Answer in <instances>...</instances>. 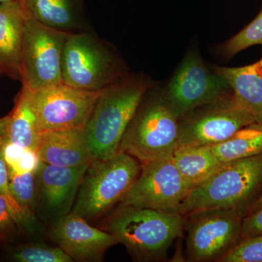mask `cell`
Returning <instances> with one entry per match:
<instances>
[{
    "label": "cell",
    "mask_w": 262,
    "mask_h": 262,
    "mask_svg": "<svg viewBox=\"0 0 262 262\" xmlns=\"http://www.w3.org/2000/svg\"><path fill=\"white\" fill-rule=\"evenodd\" d=\"M155 83L144 73L129 72L100 91L85 125L94 160H107L120 152L122 138L146 91Z\"/></svg>",
    "instance_id": "1"
},
{
    "label": "cell",
    "mask_w": 262,
    "mask_h": 262,
    "mask_svg": "<svg viewBox=\"0 0 262 262\" xmlns=\"http://www.w3.org/2000/svg\"><path fill=\"white\" fill-rule=\"evenodd\" d=\"M69 35L46 27L27 13L20 53L22 85L36 91L63 82L62 58Z\"/></svg>",
    "instance_id": "8"
},
{
    "label": "cell",
    "mask_w": 262,
    "mask_h": 262,
    "mask_svg": "<svg viewBox=\"0 0 262 262\" xmlns=\"http://www.w3.org/2000/svg\"><path fill=\"white\" fill-rule=\"evenodd\" d=\"M171 160L189 190L204 182L225 164L210 146L180 145Z\"/></svg>",
    "instance_id": "19"
},
{
    "label": "cell",
    "mask_w": 262,
    "mask_h": 262,
    "mask_svg": "<svg viewBox=\"0 0 262 262\" xmlns=\"http://www.w3.org/2000/svg\"><path fill=\"white\" fill-rule=\"evenodd\" d=\"M262 194V154L225 163L191 189L179 208L183 216L204 210L237 211L246 216Z\"/></svg>",
    "instance_id": "2"
},
{
    "label": "cell",
    "mask_w": 262,
    "mask_h": 262,
    "mask_svg": "<svg viewBox=\"0 0 262 262\" xmlns=\"http://www.w3.org/2000/svg\"><path fill=\"white\" fill-rule=\"evenodd\" d=\"M10 2H20V0H0V3H10Z\"/></svg>",
    "instance_id": "32"
},
{
    "label": "cell",
    "mask_w": 262,
    "mask_h": 262,
    "mask_svg": "<svg viewBox=\"0 0 262 262\" xmlns=\"http://www.w3.org/2000/svg\"><path fill=\"white\" fill-rule=\"evenodd\" d=\"M0 195L3 196L6 200L10 213L16 222L20 232L22 231H27L28 232H34L35 229L34 217L26 213L19 206L10 192L9 172H8V165L5 162L1 144H0Z\"/></svg>",
    "instance_id": "25"
},
{
    "label": "cell",
    "mask_w": 262,
    "mask_h": 262,
    "mask_svg": "<svg viewBox=\"0 0 262 262\" xmlns=\"http://www.w3.org/2000/svg\"><path fill=\"white\" fill-rule=\"evenodd\" d=\"M189 187L171 158L141 164V171L120 205L178 212Z\"/></svg>",
    "instance_id": "12"
},
{
    "label": "cell",
    "mask_w": 262,
    "mask_h": 262,
    "mask_svg": "<svg viewBox=\"0 0 262 262\" xmlns=\"http://www.w3.org/2000/svg\"><path fill=\"white\" fill-rule=\"evenodd\" d=\"M51 234L58 247L73 261H99L106 250L118 244L113 234L95 228L72 211L53 221Z\"/></svg>",
    "instance_id": "14"
},
{
    "label": "cell",
    "mask_w": 262,
    "mask_h": 262,
    "mask_svg": "<svg viewBox=\"0 0 262 262\" xmlns=\"http://www.w3.org/2000/svg\"><path fill=\"white\" fill-rule=\"evenodd\" d=\"M8 115L4 117L0 118V137L5 136L6 134L7 127H8Z\"/></svg>",
    "instance_id": "30"
},
{
    "label": "cell",
    "mask_w": 262,
    "mask_h": 262,
    "mask_svg": "<svg viewBox=\"0 0 262 262\" xmlns=\"http://www.w3.org/2000/svg\"><path fill=\"white\" fill-rule=\"evenodd\" d=\"M186 216L187 253L192 261H220L242 239L244 216L237 211L204 210Z\"/></svg>",
    "instance_id": "10"
},
{
    "label": "cell",
    "mask_w": 262,
    "mask_h": 262,
    "mask_svg": "<svg viewBox=\"0 0 262 262\" xmlns=\"http://www.w3.org/2000/svg\"><path fill=\"white\" fill-rule=\"evenodd\" d=\"M228 82L236 98L262 124V58L252 64L239 67L211 66Z\"/></svg>",
    "instance_id": "18"
},
{
    "label": "cell",
    "mask_w": 262,
    "mask_h": 262,
    "mask_svg": "<svg viewBox=\"0 0 262 262\" xmlns=\"http://www.w3.org/2000/svg\"><path fill=\"white\" fill-rule=\"evenodd\" d=\"M0 144L9 173H22L36 170L39 160L35 151L15 145L4 136L0 137Z\"/></svg>",
    "instance_id": "26"
},
{
    "label": "cell",
    "mask_w": 262,
    "mask_h": 262,
    "mask_svg": "<svg viewBox=\"0 0 262 262\" xmlns=\"http://www.w3.org/2000/svg\"><path fill=\"white\" fill-rule=\"evenodd\" d=\"M181 118L155 82L141 100L120 146L141 163L171 158L180 142Z\"/></svg>",
    "instance_id": "3"
},
{
    "label": "cell",
    "mask_w": 262,
    "mask_h": 262,
    "mask_svg": "<svg viewBox=\"0 0 262 262\" xmlns=\"http://www.w3.org/2000/svg\"><path fill=\"white\" fill-rule=\"evenodd\" d=\"M184 228V216L178 212L122 205L105 224V229L118 244L143 259L163 257Z\"/></svg>",
    "instance_id": "4"
},
{
    "label": "cell",
    "mask_w": 262,
    "mask_h": 262,
    "mask_svg": "<svg viewBox=\"0 0 262 262\" xmlns=\"http://www.w3.org/2000/svg\"><path fill=\"white\" fill-rule=\"evenodd\" d=\"M37 155L43 163L70 168L89 165L94 160L85 127L42 131Z\"/></svg>",
    "instance_id": "15"
},
{
    "label": "cell",
    "mask_w": 262,
    "mask_h": 262,
    "mask_svg": "<svg viewBox=\"0 0 262 262\" xmlns=\"http://www.w3.org/2000/svg\"><path fill=\"white\" fill-rule=\"evenodd\" d=\"M262 234V207L244 216L242 223V239Z\"/></svg>",
    "instance_id": "29"
},
{
    "label": "cell",
    "mask_w": 262,
    "mask_h": 262,
    "mask_svg": "<svg viewBox=\"0 0 262 262\" xmlns=\"http://www.w3.org/2000/svg\"><path fill=\"white\" fill-rule=\"evenodd\" d=\"M255 122L252 115L232 94L182 117L179 146L217 145Z\"/></svg>",
    "instance_id": "9"
},
{
    "label": "cell",
    "mask_w": 262,
    "mask_h": 262,
    "mask_svg": "<svg viewBox=\"0 0 262 262\" xmlns=\"http://www.w3.org/2000/svg\"><path fill=\"white\" fill-rule=\"evenodd\" d=\"M26 16L20 2L0 3V76L18 81Z\"/></svg>",
    "instance_id": "16"
},
{
    "label": "cell",
    "mask_w": 262,
    "mask_h": 262,
    "mask_svg": "<svg viewBox=\"0 0 262 262\" xmlns=\"http://www.w3.org/2000/svg\"><path fill=\"white\" fill-rule=\"evenodd\" d=\"M219 261L262 262V234L243 238Z\"/></svg>",
    "instance_id": "27"
},
{
    "label": "cell",
    "mask_w": 262,
    "mask_h": 262,
    "mask_svg": "<svg viewBox=\"0 0 262 262\" xmlns=\"http://www.w3.org/2000/svg\"><path fill=\"white\" fill-rule=\"evenodd\" d=\"M89 165L70 168L39 160L35 170V213L53 221L70 213Z\"/></svg>",
    "instance_id": "13"
},
{
    "label": "cell",
    "mask_w": 262,
    "mask_h": 262,
    "mask_svg": "<svg viewBox=\"0 0 262 262\" xmlns=\"http://www.w3.org/2000/svg\"><path fill=\"white\" fill-rule=\"evenodd\" d=\"M11 261L17 262H72L73 259L59 247L43 244H20L8 253Z\"/></svg>",
    "instance_id": "23"
},
{
    "label": "cell",
    "mask_w": 262,
    "mask_h": 262,
    "mask_svg": "<svg viewBox=\"0 0 262 262\" xmlns=\"http://www.w3.org/2000/svg\"><path fill=\"white\" fill-rule=\"evenodd\" d=\"M35 170L22 173H9L10 192L15 201L26 213L33 217L36 211Z\"/></svg>",
    "instance_id": "24"
},
{
    "label": "cell",
    "mask_w": 262,
    "mask_h": 262,
    "mask_svg": "<svg viewBox=\"0 0 262 262\" xmlns=\"http://www.w3.org/2000/svg\"><path fill=\"white\" fill-rule=\"evenodd\" d=\"M8 117L5 137L15 145L37 153L41 132L28 88L22 85Z\"/></svg>",
    "instance_id": "20"
},
{
    "label": "cell",
    "mask_w": 262,
    "mask_h": 262,
    "mask_svg": "<svg viewBox=\"0 0 262 262\" xmlns=\"http://www.w3.org/2000/svg\"><path fill=\"white\" fill-rule=\"evenodd\" d=\"M258 45L262 46V8L251 23L235 35L219 45L216 51L220 56L230 59L239 52Z\"/></svg>",
    "instance_id": "22"
},
{
    "label": "cell",
    "mask_w": 262,
    "mask_h": 262,
    "mask_svg": "<svg viewBox=\"0 0 262 262\" xmlns=\"http://www.w3.org/2000/svg\"><path fill=\"white\" fill-rule=\"evenodd\" d=\"M20 232L16 222L10 213L6 200L0 195V242H10Z\"/></svg>",
    "instance_id": "28"
},
{
    "label": "cell",
    "mask_w": 262,
    "mask_h": 262,
    "mask_svg": "<svg viewBox=\"0 0 262 262\" xmlns=\"http://www.w3.org/2000/svg\"><path fill=\"white\" fill-rule=\"evenodd\" d=\"M26 13L46 27L67 33L89 31L80 0H20Z\"/></svg>",
    "instance_id": "17"
},
{
    "label": "cell",
    "mask_w": 262,
    "mask_h": 262,
    "mask_svg": "<svg viewBox=\"0 0 262 262\" xmlns=\"http://www.w3.org/2000/svg\"><path fill=\"white\" fill-rule=\"evenodd\" d=\"M100 91L76 89L63 82L30 90L40 132L85 127Z\"/></svg>",
    "instance_id": "11"
},
{
    "label": "cell",
    "mask_w": 262,
    "mask_h": 262,
    "mask_svg": "<svg viewBox=\"0 0 262 262\" xmlns=\"http://www.w3.org/2000/svg\"><path fill=\"white\" fill-rule=\"evenodd\" d=\"M141 171L136 158L119 152L107 160L90 163L79 187L72 212L88 222L113 208L128 192Z\"/></svg>",
    "instance_id": "6"
},
{
    "label": "cell",
    "mask_w": 262,
    "mask_h": 262,
    "mask_svg": "<svg viewBox=\"0 0 262 262\" xmlns=\"http://www.w3.org/2000/svg\"><path fill=\"white\" fill-rule=\"evenodd\" d=\"M262 207V194L261 196H260L259 199L255 203V204L253 205V206L252 208H251V209L250 210L249 213H251V212L256 211V209H258V208H261Z\"/></svg>",
    "instance_id": "31"
},
{
    "label": "cell",
    "mask_w": 262,
    "mask_h": 262,
    "mask_svg": "<svg viewBox=\"0 0 262 262\" xmlns=\"http://www.w3.org/2000/svg\"><path fill=\"white\" fill-rule=\"evenodd\" d=\"M222 163L251 158L262 154V124L255 122L242 127L229 139L212 146Z\"/></svg>",
    "instance_id": "21"
},
{
    "label": "cell",
    "mask_w": 262,
    "mask_h": 262,
    "mask_svg": "<svg viewBox=\"0 0 262 262\" xmlns=\"http://www.w3.org/2000/svg\"><path fill=\"white\" fill-rule=\"evenodd\" d=\"M130 72L116 48L91 31L67 37L62 58L63 83L84 91H100Z\"/></svg>",
    "instance_id": "5"
},
{
    "label": "cell",
    "mask_w": 262,
    "mask_h": 262,
    "mask_svg": "<svg viewBox=\"0 0 262 262\" xmlns=\"http://www.w3.org/2000/svg\"><path fill=\"white\" fill-rule=\"evenodd\" d=\"M163 91L180 118L233 94L225 79L206 64L198 48L187 51Z\"/></svg>",
    "instance_id": "7"
}]
</instances>
